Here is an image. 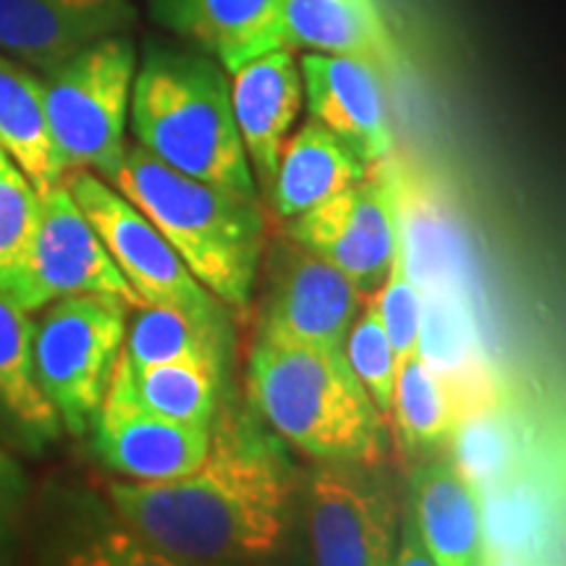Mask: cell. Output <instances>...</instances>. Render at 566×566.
Returning a JSON list of instances; mask_svg holds the SVG:
<instances>
[{
  "mask_svg": "<svg viewBox=\"0 0 566 566\" xmlns=\"http://www.w3.org/2000/svg\"><path fill=\"white\" fill-rule=\"evenodd\" d=\"M296 480L286 457L247 417L218 412L210 454L189 475L108 485L145 564H252L279 556L294 527Z\"/></svg>",
  "mask_w": 566,
  "mask_h": 566,
  "instance_id": "cell-1",
  "label": "cell"
},
{
  "mask_svg": "<svg viewBox=\"0 0 566 566\" xmlns=\"http://www.w3.org/2000/svg\"><path fill=\"white\" fill-rule=\"evenodd\" d=\"M134 142L174 171L260 200L231 108L229 71L189 45L147 42L132 84Z\"/></svg>",
  "mask_w": 566,
  "mask_h": 566,
  "instance_id": "cell-2",
  "label": "cell"
},
{
  "mask_svg": "<svg viewBox=\"0 0 566 566\" xmlns=\"http://www.w3.org/2000/svg\"><path fill=\"white\" fill-rule=\"evenodd\" d=\"M108 184L137 205L208 292L247 313L265 263L268 221L260 200L174 171L137 142Z\"/></svg>",
  "mask_w": 566,
  "mask_h": 566,
  "instance_id": "cell-3",
  "label": "cell"
},
{
  "mask_svg": "<svg viewBox=\"0 0 566 566\" xmlns=\"http://www.w3.org/2000/svg\"><path fill=\"white\" fill-rule=\"evenodd\" d=\"M247 399L275 436L313 462L384 464L388 422L359 384L344 349L254 338Z\"/></svg>",
  "mask_w": 566,
  "mask_h": 566,
  "instance_id": "cell-4",
  "label": "cell"
},
{
  "mask_svg": "<svg viewBox=\"0 0 566 566\" xmlns=\"http://www.w3.org/2000/svg\"><path fill=\"white\" fill-rule=\"evenodd\" d=\"M132 34H108L42 74L48 126L71 171L111 179L126 155L132 84L137 74Z\"/></svg>",
  "mask_w": 566,
  "mask_h": 566,
  "instance_id": "cell-5",
  "label": "cell"
},
{
  "mask_svg": "<svg viewBox=\"0 0 566 566\" xmlns=\"http://www.w3.org/2000/svg\"><path fill=\"white\" fill-rule=\"evenodd\" d=\"M34 323V373L63 430H92L124 349L129 307L108 296H63Z\"/></svg>",
  "mask_w": 566,
  "mask_h": 566,
  "instance_id": "cell-6",
  "label": "cell"
},
{
  "mask_svg": "<svg viewBox=\"0 0 566 566\" xmlns=\"http://www.w3.org/2000/svg\"><path fill=\"white\" fill-rule=\"evenodd\" d=\"M304 522L323 566H386L399 546V501L380 464L315 462L304 480Z\"/></svg>",
  "mask_w": 566,
  "mask_h": 566,
  "instance_id": "cell-7",
  "label": "cell"
},
{
  "mask_svg": "<svg viewBox=\"0 0 566 566\" xmlns=\"http://www.w3.org/2000/svg\"><path fill=\"white\" fill-rule=\"evenodd\" d=\"M283 226V237L342 271L367 302L384 286L401 244L396 171L388 160L375 163L363 181Z\"/></svg>",
  "mask_w": 566,
  "mask_h": 566,
  "instance_id": "cell-8",
  "label": "cell"
},
{
  "mask_svg": "<svg viewBox=\"0 0 566 566\" xmlns=\"http://www.w3.org/2000/svg\"><path fill=\"white\" fill-rule=\"evenodd\" d=\"M63 181L142 302L229 317V307L195 279L158 226L113 184L92 171H71Z\"/></svg>",
  "mask_w": 566,
  "mask_h": 566,
  "instance_id": "cell-9",
  "label": "cell"
},
{
  "mask_svg": "<svg viewBox=\"0 0 566 566\" xmlns=\"http://www.w3.org/2000/svg\"><path fill=\"white\" fill-rule=\"evenodd\" d=\"M63 296H108L129 310L145 304L113 263L66 181L40 195L24 286L17 302L27 313H38Z\"/></svg>",
  "mask_w": 566,
  "mask_h": 566,
  "instance_id": "cell-10",
  "label": "cell"
},
{
  "mask_svg": "<svg viewBox=\"0 0 566 566\" xmlns=\"http://www.w3.org/2000/svg\"><path fill=\"white\" fill-rule=\"evenodd\" d=\"M365 300L342 271L283 237L268 254L258 342L338 349Z\"/></svg>",
  "mask_w": 566,
  "mask_h": 566,
  "instance_id": "cell-11",
  "label": "cell"
},
{
  "mask_svg": "<svg viewBox=\"0 0 566 566\" xmlns=\"http://www.w3.org/2000/svg\"><path fill=\"white\" fill-rule=\"evenodd\" d=\"M90 436L97 459L113 475L160 483L189 475L208 459L212 424L202 428L155 415L113 378Z\"/></svg>",
  "mask_w": 566,
  "mask_h": 566,
  "instance_id": "cell-12",
  "label": "cell"
},
{
  "mask_svg": "<svg viewBox=\"0 0 566 566\" xmlns=\"http://www.w3.org/2000/svg\"><path fill=\"white\" fill-rule=\"evenodd\" d=\"M310 118L328 126L367 166L391 160L394 126L384 71L363 59L300 53Z\"/></svg>",
  "mask_w": 566,
  "mask_h": 566,
  "instance_id": "cell-13",
  "label": "cell"
},
{
  "mask_svg": "<svg viewBox=\"0 0 566 566\" xmlns=\"http://www.w3.org/2000/svg\"><path fill=\"white\" fill-rule=\"evenodd\" d=\"M137 19L132 0H0V53L45 74Z\"/></svg>",
  "mask_w": 566,
  "mask_h": 566,
  "instance_id": "cell-14",
  "label": "cell"
},
{
  "mask_svg": "<svg viewBox=\"0 0 566 566\" xmlns=\"http://www.w3.org/2000/svg\"><path fill=\"white\" fill-rule=\"evenodd\" d=\"M231 108L258 192L271 187L279 153L294 132L304 105L300 55L292 48H273L229 74Z\"/></svg>",
  "mask_w": 566,
  "mask_h": 566,
  "instance_id": "cell-15",
  "label": "cell"
},
{
  "mask_svg": "<svg viewBox=\"0 0 566 566\" xmlns=\"http://www.w3.org/2000/svg\"><path fill=\"white\" fill-rule=\"evenodd\" d=\"M150 19L229 71L283 48V0H147Z\"/></svg>",
  "mask_w": 566,
  "mask_h": 566,
  "instance_id": "cell-16",
  "label": "cell"
},
{
  "mask_svg": "<svg viewBox=\"0 0 566 566\" xmlns=\"http://www.w3.org/2000/svg\"><path fill=\"white\" fill-rule=\"evenodd\" d=\"M412 522L436 566L488 562V522L478 483L451 459H433L412 478Z\"/></svg>",
  "mask_w": 566,
  "mask_h": 566,
  "instance_id": "cell-17",
  "label": "cell"
},
{
  "mask_svg": "<svg viewBox=\"0 0 566 566\" xmlns=\"http://www.w3.org/2000/svg\"><path fill=\"white\" fill-rule=\"evenodd\" d=\"M283 45L296 53L363 59L384 74L405 66L378 0H283Z\"/></svg>",
  "mask_w": 566,
  "mask_h": 566,
  "instance_id": "cell-18",
  "label": "cell"
},
{
  "mask_svg": "<svg viewBox=\"0 0 566 566\" xmlns=\"http://www.w3.org/2000/svg\"><path fill=\"white\" fill-rule=\"evenodd\" d=\"M63 424L34 373V321L0 292V436L30 457L45 454Z\"/></svg>",
  "mask_w": 566,
  "mask_h": 566,
  "instance_id": "cell-19",
  "label": "cell"
},
{
  "mask_svg": "<svg viewBox=\"0 0 566 566\" xmlns=\"http://www.w3.org/2000/svg\"><path fill=\"white\" fill-rule=\"evenodd\" d=\"M370 166L328 126L307 118L283 142L265 200L281 221L313 210L344 189L359 184Z\"/></svg>",
  "mask_w": 566,
  "mask_h": 566,
  "instance_id": "cell-20",
  "label": "cell"
},
{
  "mask_svg": "<svg viewBox=\"0 0 566 566\" xmlns=\"http://www.w3.org/2000/svg\"><path fill=\"white\" fill-rule=\"evenodd\" d=\"M0 147L42 195L66 179L48 126L42 76L0 53Z\"/></svg>",
  "mask_w": 566,
  "mask_h": 566,
  "instance_id": "cell-21",
  "label": "cell"
},
{
  "mask_svg": "<svg viewBox=\"0 0 566 566\" xmlns=\"http://www.w3.org/2000/svg\"><path fill=\"white\" fill-rule=\"evenodd\" d=\"M229 363L176 359L150 367H129L118 357L116 373L134 399L155 415L210 428L223 407Z\"/></svg>",
  "mask_w": 566,
  "mask_h": 566,
  "instance_id": "cell-22",
  "label": "cell"
},
{
  "mask_svg": "<svg viewBox=\"0 0 566 566\" xmlns=\"http://www.w3.org/2000/svg\"><path fill=\"white\" fill-rule=\"evenodd\" d=\"M231 357L229 317H202L168 304H139L126 317L122 359L129 367H150L176 359Z\"/></svg>",
  "mask_w": 566,
  "mask_h": 566,
  "instance_id": "cell-23",
  "label": "cell"
},
{
  "mask_svg": "<svg viewBox=\"0 0 566 566\" xmlns=\"http://www.w3.org/2000/svg\"><path fill=\"white\" fill-rule=\"evenodd\" d=\"M388 424H394L415 454H428L454 443L462 424V405L449 380L422 357V352L399 365Z\"/></svg>",
  "mask_w": 566,
  "mask_h": 566,
  "instance_id": "cell-24",
  "label": "cell"
},
{
  "mask_svg": "<svg viewBox=\"0 0 566 566\" xmlns=\"http://www.w3.org/2000/svg\"><path fill=\"white\" fill-rule=\"evenodd\" d=\"M38 202V189L0 147V292L13 300L24 286Z\"/></svg>",
  "mask_w": 566,
  "mask_h": 566,
  "instance_id": "cell-25",
  "label": "cell"
},
{
  "mask_svg": "<svg viewBox=\"0 0 566 566\" xmlns=\"http://www.w3.org/2000/svg\"><path fill=\"white\" fill-rule=\"evenodd\" d=\"M344 357L352 365L354 375L359 378V384L365 386V391L370 394L373 405L378 407V412L384 415L388 422L394 405V391H396V375H399V363H396V354L388 338L384 323H380L378 313L370 302H365L363 313L357 315V321L349 328L344 342Z\"/></svg>",
  "mask_w": 566,
  "mask_h": 566,
  "instance_id": "cell-26",
  "label": "cell"
},
{
  "mask_svg": "<svg viewBox=\"0 0 566 566\" xmlns=\"http://www.w3.org/2000/svg\"><path fill=\"white\" fill-rule=\"evenodd\" d=\"M384 323L388 338H391L396 363H405L412 354L420 352L422 321H424V296L407 268L405 247L396 250L394 265L388 271L384 286L367 300Z\"/></svg>",
  "mask_w": 566,
  "mask_h": 566,
  "instance_id": "cell-27",
  "label": "cell"
},
{
  "mask_svg": "<svg viewBox=\"0 0 566 566\" xmlns=\"http://www.w3.org/2000/svg\"><path fill=\"white\" fill-rule=\"evenodd\" d=\"M30 485L17 459L0 446V564L17 554L21 525H24Z\"/></svg>",
  "mask_w": 566,
  "mask_h": 566,
  "instance_id": "cell-28",
  "label": "cell"
}]
</instances>
